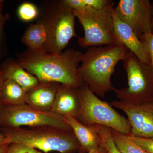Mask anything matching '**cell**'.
Here are the masks:
<instances>
[{"label": "cell", "instance_id": "29", "mask_svg": "<svg viewBox=\"0 0 153 153\" xmlns=\"http://www.w3.org/2000/svg\"><path fill=\"white\" fill-rule=\"evenodd\" d=\"M4 136L1 132L0 131V148L4 144Z\"/></svg>", "mask_w": 153, "mask_h": 153}, {"label": "cell", "instance_id": "12", "mask_svg": "<svg viewBox=\"0 0 153 153\" xmlns=\"http://www.w3.org/2000/svg\"><path fill=\"white\" fill-rule=\"evenodd\" d=\"M112 16L114 34L118 40L141 62L151 65L149 55L140 38L128 25L119 19L114 9Z\"/></svg>", "mask_w": 153, "mask_h": 153}, {"label": "cell", "instance_id": "27", "mask_svg": "<svg viewBox=\"0 0 153 153\" xmlns=\"http://www.w3.org/2000/svg\"><path fill=\"white\" fill-rule=\"evenodd\" d=\"M4 80V76L2 73L1 71L0 70V111H1V109L2 105L1 102V86L2 85L3 81Z\"/></svg>", "mask_w": 153, "mask_h": 153}, {"label": "cell", "instance_id": "11", "mask_svg": "<svg viewBox=\"0 0 153 153\" xmlns=\"http://www.w3.org/2000/svg\"><path fill=\"white\" fill-rule=\"evenodd\" d=\"M79 88L60 84L50 111L64 117L77 119L81 111Z\"/></svg>", "mask_w": 153, "mask_h": 153}, {"label": "cell", "instance_id": "22", "mask_svg": "<svg viewBox=\"0 0 153 153\" xmlns=\"http://www.w3.org/2000/svg\"><path fill=\"white\" fill-rule=\"evenodd\" d=\"M37 149L28 145L13 143L8 146L7 153H37Z\"/></svg>", "mask_w": 153, "mask_h": 153}, {"label": "cell", "instance_id": "28", "mask_svg": "<svg viewBox=\"0 0 153 153\" xmlns=\"http://www.w3.org/2000/svg\"><path fill=\"white\" fill-rule=\"evenodd\" d=\"M8 144H4L0 148V153H7Z\"/></svg>", "mask_w": 153, "mask_h": 153}, {"label": "cell", "instance_id": "9", "mask_svg": "<svg viewBox=\"0 0 153 153\" xmlns=\"http://www.w3.org/2000/svg\"><path fill=\"white\" fill-rule=\"evenodd\" d=\"M114 10L139 38L153 33L152 5L149 0H120Z\"/></svg>", "mask_w": 153, "mask_h": 153}, {"label": "cell", "instance_id": "16", "mask_svg": "<svg viewBox=\"0 0 153 153\" xmlns=\"http://www.w3.org/2000/svg\"><path fill=\"white\" fill-rule=\"evenodd\" d=\"M27 91L16 82L4 79L1 89V99L4 106H16L26 103Z\"/></svg>", "mask_w": 153, "mask_h": 153}, {"label": "cell", "instance_id": "26", "mask_svg": "<svg viewBox=\"0 0 153 153\" xmlns=\"http://www.w3.org/2000/svg\"><path fill=\"white\" fill-rule=\"evenodd\" d=\"M85 4L96 10H101L106 7L113 1L108 0H83Z\"/></svg>", "mask_w": 153, "mask_h": 153}, {"label": "cell", "instance_id": "20", "mask_svg": "<svg viewBox=\"0 0 153 153\" xmlns=\"http://www.w3.org/2000/svg\"><path fill=\"white\" fill-rule=\"evenodd\" d=\"M39 15V9L33 3L25 2L21 4L18 9L19 19L25 22L37 19Z\"/></svg>", "mask_w": 153, "mask_h": 153}, {"label": "cell", "instance_id": "13", "mask_svg": "<svg viewBox=\"0 0 153 153\" xmlns=\"http://www.w3.org/2000/svg\"><path fill=\"white\" fill-rule=\"evenodd\" d=\"M81 146L80 150L87 153L98 150L101 148L99 134L100 125L86 126L77 119L71 117H64Z\"/></svg>", "mask_w": 153, "mask_h": 153}, {"label": "cell", "instance_id": "25", "mask_svg": "<svg viewBox=\"0 0 153 153\" xmlns=\"http://www.w3.org/2000/svg\"><path fill=\"white\" fill-rule=\"evenodd\" d=\"M4 1L0 0V57H1V48L4 36V27L6 22L10 19L8 14H4L2 9Z\"/></svg>", "mask_w": 153, "mask_h": 153}, {"label": "cell", "instance_id": "18", "mask_svg": "<svg viewBox=\"0 0 153 153\" xmlns=\"http://www.w3.org/2000/svg\"><path fill=\"white\" fill-rule=\"evenodd\" d=\"M111 136L119 150L121 153H148L137 146L128 135L111 129Z\"/></svg>", "mask_w": 153, "mask_h": 153}, {"label": "cell", "instance_id": "1", "mask_svg": "<svg viewBox=\"0 0 153 153\" xmlns=\"http://www.w3.org/2000/svg\"><path fill=\"white\" fill-rule=\"evenodd\" d=\"M82 55V52L73 49L60 54L28 49L17 56L18 62L40 82L80 87L84 82L78 71Z\"/></svg>", "mask_w": 153, "mask_h": 153}, {"label": "cell", "instance_id": "33", "mask_svg": "<svg viewBox=\"0 0 153 153\" xmlns=\"http://www.w3.org/2000/svg\"><path fill=\"white\" fill-rule=\"evenodd\" d=\"M107 153H108L107 152Z\"/></svg>", "mask_w": 153, "mask_h": 153}, {"label": "cell", "instance_id": "32", "mask_svg": "<svg viewBox=\"0 0 153 153\" xmlns=\"http://www.w3.org/2000/svg\"><path fill=\"white\" fill-rule=\"evenodd\" d=\"M37 153H47L44 152H40V151H37Z\"/></svg>", "mask_w": 153, "mask_h": 153}, {"label": "cell", "instance_id": "10", "mask_svg": "<svg viewBox=\"0 0 153 153\" xmlns=\"http://www.w3.org/2000/svg\"><path fill=\"white\" fill-rule=\"evenodd\" d=\"M110 104L126 114L131 126V134L138 137H153V102L131 104L114 100Z\"/></svg>", "mask_w": 153, "mask_h": 153}, {"label": "cell", "instance_id": "24", "mask_svg": "<svg viewBox=\"0 0 153 153\" xmlns=\"http://www.w3.org/2000/svg\"><path fill=\"white\" fill-rule=\"evenodd\" d=\"M60 1L64 5L74 11L84 10L87 7L83 0H63Z\"/></svg>", "mask_w": 153, "mask_h": 153}, {"label": "cell", "instance_id": "2", "mask_svg": "<svg viewBox=\"0 0 153 153\" xmlns=\"http://www.w3.org/2000/svg\"><path fill=\"white\" fill-rule=\"evenodd\" d=\"M128 49L123 45H110L87 48L82 53L78 68L79 75L83 82L96 95L104 97L114 87L111 77L115 67L123 60Z\"/></svg>", "mask_w": 153, "mask_h": 153}, {"label": "cell", "instance_id": "23", "mask_svg": "<svg viewBox=\"0 0 153 153\" xmlns=\"http://www.w3.org/2000/svg\"><path fill=\"white\" fill-rule=\"evenodd\" d=\"M140 39L143 42L151 60V65L153 68V33H145L143 34Z\"/></svg>", "mask_w": 153, "mask_h": 153}, {"label": "cell", "instance_id": "19", "mask_svg": "<svg viewBox=\"0 0 153 153\" xmlns=\"http://www.w3.org/2000/svg\"><path fill=\"white\" fill-rule=\"evenodd\" d=\"M99 134L100 140V146L108 153H121L115 143L111 128L104 126H100Z\"/></svg>", "mask_w": 153, "mask_h": 153}, {"label": "cell", "instance_id": "7", "mask_svg": "<svg viewBox=\"0 0 153 153\" xmlns=\"http://www.w3.org/2000/svg\"><path fill=\"white\" fill-rule=\"evenodd\" d=\"M79 90L81 111L77 119L80 122L86 126H104L126 135L131 134V126L128 119L99 98L86 84L80 86Z\"/></svg>", "mask_w": 153, "mask_h": 153}, {"label": "cell", "instance_id": "6", "mask_svg": "<svg viewBox=\"0 0 153 153\" xmlns=\"http://www.w3.org/2000/svg\"><path fill=\"white\" fill-rule=\"evenodd\" d=\"M123 61L127 75L128 87L113 91L119 101L131 104H140L153 101V68L143 63L131 52Z\"/></svg>", "mask_w": 153, "mask_h": 153}, {"label": "cell", "instance_id": "15", "mask_svg": "<svg viewBox=\"0 0 153 153\" xmlns=\"http://www.w3.org/2000/svg\"><path fill=\"white\" fill-rule=\"evenodd\" d=\"M0 70L4 79L13 80L27 92L40 82L36 76L27 71L18 61L6 62Z\"/></svg>", "mask_w": 153, "mask_h": 153}, {"label": "cell", "instance_id": "14", "mask_svg": "<svg viewBox=\"0 0 153 153\" xmlns=\"http://www.w3.org/2000/svg\"><path fill=\"white\" fill-rule=\"evenodd\" d=\"M60 83L40 82L27 92V104L42 111H50L55 101Z\"/></svg>", "mask_w": 153, "mask_h": 153}, {"label": "cell", "instance_id": "5", "mask_svg": "<svg viewBox=\"0 0 153 153\" xmlns=\"http://www.w3.org/2000/svg\"><path fill=\"white\" fill-rule=\"evenodd\" d=\"M113 2L106 7L96 10L87 6L84 10L74 11L84 30V36L78 44L83 48L110 45H122L115 35L112 11Z\"/></svg>", "mask_w": 153, "mask_h": 153}, {"label": "cell", "instance_id": "21", "mask_svg": "<svg viewBox=\"0 0 153 153\" xmlns=\"http://www.w3.org/2000/svg\"><path fill=\"white\" fill-rule=\"evenodd\" d=\"M129 137L135 144L148 153H153V137L142 138L133 136L130 134Z\"/></svg>", "mask_w": 153, "mask_h": 153}, {"label": "cell", "instance_id": "4", "mask_svg": "<svg viewBox=\"0 0 153 153\" xmlns=\"http://www.w3.org/2000/svg\"><path fill=\"white\" fill-rule=\"evenodd\" d=\"M74 11L61 1H44L39 10L37 22L44 26L47 40L44 50L60 54L73 37H77L75 31Z\"/></svg>", "mask_w": 153, "mask_h": 153}, {"label": "cell", "instance_id": "31", "mask_svg": "<svg viewBox=\"0 0 153 153\" xmlns=\"http://www.w3.org/2000/svg\"><path fill=\"white\" fill-rule=\"evenodd\" d=\"M152 29L153 28V7L152 6Z\"/></svg>", "mask_w": 153, "mask_h": 153}, {"label": "cell", "instance_id": "3", "mask_svg": "<svg viewBox=\"0 0 153 153\" xmlns=\"http://www.w3.org/2000/svg\"><path fill=\"white\" fill-rule=\"evenodd\" d=\"M4 136V144H24L45 153L56 151L60 153H74L81 146L72 131L50 127L30 128H1Z\"/></svg>", "mask_w": 153, "mask_h": 153}, {"label": "cell", "instance_id": "8", "mask_svg": "<svg viewBox=\"0 0 153 153\" xmlns=\"http://www.w3.org/2000/svg\"><path fill=\"white\" fill-rule=\"evenodd\" d=\"M50 127L72 131L64 118L52 111H42L25 104L16 106L2 105L0 111V127L16 128Z\"/></svg>", "mask_w": 153, "mask_h": 153}, {"label": "cell", "instance_id": "17", "mask_svg": "<svg viewBox=\"0 0 153 153\" xmlns=\"http://www.w3.org/2000/svg\"><path fill=\"white\" fill-rule=\"evenodd\" d=\"M47 40L46 30L43 25L39 23L32 24L26 29L21 41L33 51L44 50V47Z\"/></svg>", "mask_w": 153, "mask_h": 153}, {"label": "cell", "instance_id": "30", "mask_svg": "<svg viewBox=\"0 0 153 153\" xmlns=\"http://www.w3.org/2000/svg\"><path fill=\"white\" fill-rule=\"evenodd\" d=\"M88 153H107V152L103 148L101 147L98 150L92 151V152Z\"/></svg>", "mask_w": 153, "mask_h": 153}]
</instances>
